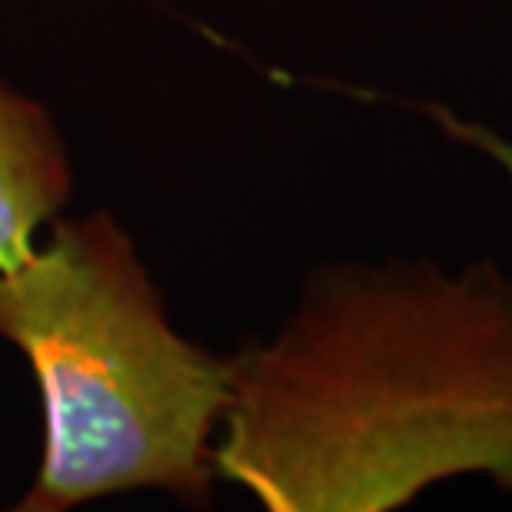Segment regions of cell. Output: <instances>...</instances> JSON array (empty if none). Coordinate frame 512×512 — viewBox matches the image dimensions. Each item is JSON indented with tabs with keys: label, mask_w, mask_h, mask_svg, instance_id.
Instances as JSON below:
<instances>
[{
	"label": "cell",
	"mask_w": 512,
	"mask_h": 512,
	"mask_svg": "<svg viewBox=\"0 0 512 512\" xmlns=\"http://www.w3.org/2000/svg\"><path fill=\"white\" fill-rule=\"evenodd\" d=\"M223 423L213 469L270 512H380L473 469L512 486V293L323 286L273 346L230 363Z\"/></svg>",
	"instance_id": "1"
},
{
	"label": "cell",
	"mask_w": 512,
	"mask_h": 512,
	"mask_svg": "<svg viewBox=\"0 0 512 512\" xmlns=\"http://www.w3.org/2000/svg\"><path fill=\"white\" fill-rule=\"evenodd\" d=\"M0 340L27 356L44 403V459L20 512L143 486L207 499L230 363L170 330L110 213L54 220L44 250L0 270Z\"/></svg>",
	"instance_id": "2"
},
{
	"label": "cell",
	"mask_w": 512,
	"mask_h": 512,
	"mask_svg": "<svg viewBox=\"0 0 512 512\" xmlns=\"http://www.w3.org/2000/svg\"><path fill=\"white\" fill-rule=\"evenodd\" d=\"M70 197V163L37 100L0 84V270L34 253V233Z\"/></svg>",
	"instance_id": "3"
},
{
	"label": "cell",
	"mask_w": 512,
	"mask_h": 512,
	"mask_svg": "<svg viewBox=\"0 0 512 512\" xmlns=\"http://www.w3.org/2000/svg\"><path fill=\"white\" fill-rule=\"evenodd\" d=\"M449 127H453L456 133H463L466 140H473L476 147L489 150V153H493V157L512 173V147H509V143H503V140L493 137V133H486V130H476V127H463V124H449Z\"/></svg>",
	"instance_id": "4"
}]
</instances>
